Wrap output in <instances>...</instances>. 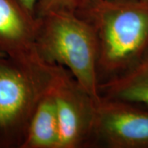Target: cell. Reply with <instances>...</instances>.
<instances>
[{
  "label": "cell",
  "mask_w": 148,
  "mask_h": 148,
  "mask_svg": "<svg viewBox=\"0 0 148 148\" xmlns=\"http://www.w3.org/2000/svg\"><path fill=\"white\" fill-rule=\"evenodd\" d=\"M100 95L148 107V50L126 72L100 85Z\"/></svg>",
  "instance_id": "ba28073f"
},
{
  "label": "cell",
  "mask_w": 148,
  "mask_h": 148,
  "mask_svg": "<svg viewBox=\"0 0 148 148\" xmlns=\"http://www.w3.org/2000/svg\"><path fill=\"white\" fill-rule=\"evenodd\" d=\"M79 0H39L36 6V16L54 11L75 12Z\"/></svg>",
  "instance_id": "9c48e42d"
},
{
  "label": "cell",
  "mask_w": 148,
  "mask_h": 148,
  "mask_svg": "<svg viewBox=\"0 0 148 148\" xmlns=\"http://www.w3.org/2000/svg\"><path fill=\"white\" fill-rule=\"evenodd\" d=\"M91 147L148 148V107L101 96Z\"/></svg>",
  "instance_id": "8992f818"
},
{
  "label": "cell",
  "mask_w": 148,
  "mask_h": 148,
  "mask_svg": "<svg viewBox=\"0 0 148 148\" xmlns=\"http://www.w3.org/2000/svg\"><path fill=\"white\" fill-rule=\"evenodd\" d=\"M36 32V17L31 16L16 0H0V51L45 91L58 66L46 64L40 57Z\"/></svg>",
  "instance_id": "3957f363"
},
{
  "label": "cell",
  "mask_w": 148,
  "mask_h": 148,
  "mask_svg": "<svg viewBox=\"0 0 148 148\" xmlns=\"http://www.w3.org/2000/svg\"><path fill=\"white\" fill-rule=\"evenodd\" d=\"M75 12L95 30L100 85L126 72L148 50V0H79Z\"/></svg>",
  "instance_id": "6da1fadb"
},
{
  "label": "cell",
  "mask_w": 148,
  "mask_h": 148,
  "mask_svg": "<svg viewBox=\"0 0 148 148\" xmlns=\"http://www.w3.org/2000/svg\"><path fill=\"white\" fill-rule=\"evenodd\" d=\"M21 148H59L58 113L50 85L38 101Z\"/></svg>",
  "instance_id": "52a82bcc"
},
{
  "label": "cell",
  "mask_w": 148,
  "mask_h": 148,
  "mask_svg": "<svg viewBox=\"0 0 148 148\" xmlns=\"http://www.w3.org/2000/svg\"><path fill=\"white\" fill-rule=\"evenodd\" d=\"M50 88L58 113L59 148L91 147L98 101L61 66H58Z\"/></svg>",
  "instance_id": "5b68a950"
},
{
  "label": "cell",
  "mask_w": 148,
  "mask_h": 148,
  "mask_svg": "<svg viewBox=\"0 0 148 148\" xmlns=\"http://www.w3.org/2000/svg\"><path fill=\"white\" fill-rule=\"evenodd\" d=\"M43 92L17 64L0 56V148H21Z\"/></svg>",
  "instance_id": "277c9868"
},
{
  "label": "cell",
  "mask_w": 148,
  "mask_h": 148,
  "mask_svg": "<svg viewBox=\"0 0 148 148\" xmlns=\"http://www.w3.org/2000/svg\"><path fill=\"white\" fill-rule=\"evenodd\" d=\"M37 51L44 62L64 67L99 101L98 42L94 28L76 12L54 11L36 16Z\"/></svg>",
  "instance_id": "7a4b0ae2"
},
{
  "label": "cell",
  "mask_w": 148,
  "mask_h": 148,
  "mask_svg": "<svg viewBox=\"0 0 148 148\" xmlns=\"http://www.w3.org/2000/svg\"><path fill=\"white\" fill-rule=\"evenodd\" d=\"M0 56H6V55L4 54V53H3L1 51H0ZM6 57H7V56H6Z\"/></svg>",
  "instance_id": "8fae6325"
},
{
  "label": "cell",
  "mask_w": 148,
  "mask_h": 148,
  "mask_svg": "<svg viewBox=\"0 0 148 148\" xmlns=\"http://www.w3.org/2000/svg\"><path fill=\"white\" fill-rule=\"evenodd\" d=\"M19 4L27 11L31 16L36 17V6L39 0H16Z\"/></svg>",
  "instance_id": "30bf717a"
}]
</instances>
